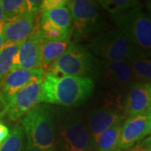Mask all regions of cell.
<instances>
[{"label":"cell","instance_id":"cell-1","mask_svg":"<svg viewBox=\"0 0 151 151\" xmlns=\"http://www.w3.org/2000/svg\"><path fill=\"white\" fill-rule=\"evenodd\" d=\"M93 90L94 81L91 78L47 71L42 80L40 103L76 107L85 103Z\"/></svg>","mask_w":151,"mask_h":151},{"label":"cell","instance_id":"cell-2","mask_svg":"<svg viewBox=\"0 0 151 151\" xmlns=\"http://www.w3.org/2000/svg\"><path fill=\"white\" fill-rule=\"evenodd\" d=\"M21 125L27 139V150L55 148L56 124L55 110L47 104L39 103L22 119Z\"/></svg>","mask_w":151,"mask_h":151},{"label":"cell","instance_id":"cell-3","mask_svg":"<svg viewBox=\"0 0 151 151\" xmlns=\"http://www.w3.org/2000/svg\"><path fill=\"white\" fill-rule=\"evenodd\" d=\"M121 32L142 52H151V19L139 5L112 16Z\"/></svg>","mask_w":151,"mask_h":151},{"label":"cell","instance_id":"cell-4","mask_svg":"<svg viewBox=\"0 0 151 151\" xmlns=\"http://www.w3.org/2000/svg\"><path fill=\"white\" fill-rule=\"evenodd\" d=\"M89 49L97 57L106 61L129 60L139 52L118 29L98 34L91 40Z\"/></svg>","mask_w":151,"mask_h":151},{"label":"cell","instance_id":"cell-5","mask_svg":"<svg viewBox=\"0 0 151 151\" xmlns=\"http://www.w3.org/2000/svg\"><path fill=\"white\" fill-rule=\"evenodd\" d=\"M92 80L97 81L113 97L128 92L135 82L129 60L106 61L97 59Z\"/></svg>","mask_w":151,"mask_h":151},{"label":"cell","instance_id":"cell-6","mask_svg":"<svg viewBox=\"0 0 151 151\" xmlns=\"http://www.w3.org/2000/svg\"><path fill=\"white\" fill-rule=\"evenodd\" d=\"M97 60L87 49L78 44L70 43L66 50L52 64L48 71L92 80Z\"/></svg>","mask_w":151,"mask_h":151},{"label":"cell","instance_id":"cell-7","mask_svg":"<svg viewBox=\"0 0 151 151\" xmlns=\"http://www.w3.org/2000/svg\"><path fill=\"white\" fill-rule=\"evenodd\" d=\"M60 151H92L94 145L86 121L78 113L67 114L59 126Z\"/></svg>","mask_w":151,"mask_h":151},{"label":"cell","instance_id":"cell-8","mask_svg":"<svg viewBox=\"0 0 151 151\" xmlns=\"http://www.w3.org/2000/svg\"><path fill=\"white\" fill-rule=\"evenodd\" d=\"M67 6L74 28L80 35H89L104 29L105 24L97 2L72 0Z\"/></svg>","mask_w":151,"mask_h":151},{"label":"cell","instance_id":"cell-9","mask_svg":"<svg viewBox=\"0 0 151 151\" xmlns=\"http://www.w3.org/2000/svg\"><path fill=\"white\" fill-rule=\"evenodd\" d=\"M42 80L33 81L17 92L7 108L0 112V119H6L11 122L17 121L39 104Z\"/></svg>","mask_w":151,"mask_h":151},{"label":"cell","instance_id":"cell-10","mask_svg":"<svg viewBox=\"0 0 151 151\" xmlns=\"http://www.w3.org/2000/svg\"><path fill=\"white\" fill-rule=\"evenodd\" d=\"M45 71L41 68L32 70H11L0 84V112L7 108L17 92L33 81L43 79Z\"/></svg>","mask_w":151,"mask_h":151},{"label":"cell","instance_id":"cell-11","mask_svg":"<svg viewBox=\"0 0 151 151\" xmlns=\"http://www.w3.org/2000/svg\"><path fill=\"white\" fill-rule=\"evenodd\" d=\"M42 41L36 28L26 40L19 44L18 51L13 60L11 70H32L41 68Z\"/></svg>","mask_w":151,"mask_h":151},{"label":"cell","instance_id":"cell-12","mask_svg":"<svg viewBox=\"0 0 151 151\" xmlns=\"http://www.w3.org/2000/svg\"><path fill=\"white\" fill-rule=\"evenodd\" d=\"M124 118L123 111L113 106H103L88 112L86 124L94 146L100 135L109 128L121 124Z\"/></svg>","mask_w":151,"mask_h":151},{"label":"cell","instance_id":"cell-13","mask_svg":"<svg viewBox=\"0 0 151 151\" xmlns=\"http://www.w3.org/2000/svg\"><path fill=\"white\" fill-rule=\"evenodd\" d=\"M151 133V112L129 118L122 125L119 151L131 148Z\"/></svg>","mask_w":151,"mask_h":151},{"label":"cell","instance_id":"cell-14","mask_svg":"<svg viewBox=\"0 0 151 151\" xmlns=\"http://www.w3.org/2000/svg\"><path fill=\"white\" fill-rule=\"evenodd\" d=\"M151 110V82L135 81L127 92L124 106L125 117L133 118Z\"/></svg>","mask_w":151,"mask_h":151},{"label":"cell","instance_id":"cell-15","mask_svg":"<svg viewBox=\"0 0 151 151\" xmlns=\"http://www.w3.org/2000/svg\"><path fill=\"white\" fill-rule=\"evenodd\" d=\"M38 14L27 10L23 14L5 21L3 35L6 42L19 44L26 40L37 28Z\"/></svg>","mask_w":151,"mask_h":151},{"label":"cell","instance_id":"cell-16","mask_svg":"<svg viewBox=\"0 0 151 151\" xmlns=\"http://www.w3.org/2000/svg\"><path fill=\"white\" fill-rule=\"evenodd\" d=\"M70 45V40L61 41H42L41 68L47 72L56 60L63 54Z\"/></svg>","mask_w":151,"mask_h":151},{"label":"cell","instance_id":"cell-17","mask_svg":"<svg viewBox=\"0 0 151 151\" xmlns=\"http://www.w3.org/2000/svg\"><path fill=\"white\" fill-rule=\"evenodd\" d=\"M129 62L135 81L151 82V52L139 51Z\"/></svg>","mask_w":151,"mask_h":151},{"label":"cell","instance_id":"cell-18","mask_svg":"<svg viewBox=\"0 0 151 151\" xmlns=\"http://www.w3.org/2000/svg\"><path fill=\"white\" fill-rule=\"evenodd\" d=\"M38 31L42 40L46 41H61L70 40L72 30L65 31L48 19L40 16L37 25Z\"/></svg>","mask_w":151,"mask_h":151},{"label":"cell","instance_id":"cell-19","mask_svg":"<svg viewBox=\"0 0 151 151\" xmlns=\"http://www.w3.org/2000/svg\"><path fill=\"white\" fill-rule=\"evenodd\" d=\"M122 124H119L109 128L100 135L95 144L96 151H119V144Z\"/></svg>","mask_w":151,"mask_h":151},{"label":"cell","instance_id":"cell-20","mask_svg":"<svg viewBox=\"0 0 151 151\" xmlns=\"http://www.w3.org/2000/svg\"><path fill=\"white\" fill-rule=\"evenodd\" d=\"M40 16L48 19L49 21H50L56 26L62 29L63 30H65V31L72 30L71 16H70V11L66 6L60 7V8H56L54 9L41 13Z\"/></svg>","mask_w":151,"mask_h":151},{"label":"cell","instance_id":"cell-21","mask_svg":"<svg viewBox=\"0 0 151 151\" xmlns=\"http://www.w3.org/2000/svg\"><path fill=\"white\" fill-rule=\"evenodd\" d=\"M19 44L5 42L0 50V84L11 70L13 60L16 55Z\"/></svg>","mask_w":151,"mask_h":151},{"label":"cell","instance_id":"cell-22","mask_svg":"<svg viewBox=\"0 0 151 151\" xmlns=\"http://www.w3.org/2000/svg\"><path fill=\"white\" fill-rule=\"evenodd\" d=\"M97 4L112 15L116 16L139 5L136 0H100Z\"/></svg>","mask_w":151,"mask_h":151},{"label":"cell","instance_id":"cell-23","mask_svg":"<svg viewBox=\"0 0 151 151\" xmlns=\"http://www.w3.org/2000/svg\"><path fill=\"white\" fill-rule=\"evenodd\" d=\"M24 141V132L21 124L15 125L9 135L0 146V151H22Z\"/></svg>","mask_w":151,"mask_h":151},{"label":"cell","instance_id":"cell-24","mask_svg":"<svg viewBox=\"0 0 151 151\" xmlns=\"http://www.w3.org/2000/svg\"><path fill=\"white\" fill-rule=\"evenodd\" d=\"M0 3L6 21L29 10L27 1L24 0H0Z\"/></svg>","mask_w":151,"mask_h":151},{"label":"cell","instance_id":"cell-25","mask_svg":"<svg viewBox=\"0 0 151 151\" xmlns=\"http://www.w3.org/2000/svg\"><path fill=\"white\" fill-rule=\"evenodd\" d=\"M68 3H69L68 0H44V1H41L40 12L44 13L46 11L56 9V8L67 6Z\"/></svg>","mask_w":151,"mask_h":151},{"label":"cell","instance_id":"cell-26","mask_svg":"<svg viewBox=\"0 0 151 151\" xmlns=\"http://www.w3.org/2000/svg\"><path fill=\"white\" fill-rule=\"evenodd\" d=\"M9 129L5 124L0 122V143H3L9 135Z\"/></svg>","mask_w":151,"mask_h":151},{"label":"cell","instance_id":"cell-27","mask_svg":"<svg viewBox=\"0 0 151 151\" xmlns=\"http://www.w3.org/2000/svg\"><path fill=\"white\" fill-rule=\"evenodd\" d=\"M130 151H150V150H149L147 145L144 143V144H140V145L134 146Z\"/></svg>","mask_w":151,"mask_h":151},{"label":"cell","instance_id":"cell-28","mask_svg":"<svg viewBox=\"0 0 151 151\" xmlns=\"http://www.w3.org/2000/svg\"><path fill=\"white\" fill-rule=\"evenodd\" d=\"M145 6L146 9H147V14L151 19V1H146Z\"/></svg>","mask_w":151,"mask_h":151},{"label":"cell","instance_id":"cell-29","mask_svg":"<svg viewBox=\"0 0 151 151\" xmlns=\"http://www.w3.org/2000/svg\"><path fill=\"white\" fill-rule=\"evenodd\" d=\"M5 18H4V10H3V8L1 5V3H0V24H3V23H5Z\"/></svg>","mask_w":151,"mask_h":151},{"label":"cell","instance_id":"cell-30","mask_svg":"<svg viewBox=\"0 0 151 151\" xmlns=\"http://www.w3.org/2000/svg\"><path fill=\"white\" fill-rule=\"evenodd\" d=\"M5 40H4V35L3 34H0V50L2 49L3 45L5 43Z\"/></svg>","mask_w":151,"mask_h":151},{"label":"cell","instance_id":"cell-31","mask_svg":"<svg viewBox=\"0 0 151 151\" xmlns=\"http://www.w3.org/2000/svg\"><path fill=\"white\" fill-rule=\"evenodd\" d=\"M52 150H42V149H38V148H33V149H29L26 151H52Z\"/></svg>","mask_w":151,"mask_h":151},{"label":"cell","instance_id":"cell-32","mask_svg":"<svg viewBox=\"0 0 151 151\" xmlns=\"http://www.w3.org/2000/svg\"><path fill=\"white\" fill-rule=\"evenodd\" d=\"M146 145H147V146H148V148H149V150H150V151H151V137L147 140V142L145 143Z\"/></svg>","mask_w":151,"mask_h":151},{"label":"cell","instance_id":"cell-33","mask_svg":"<svg viewBox=\"0 0 151 151\" xmlns=\"http://www.w3.org/2000/svg\"><path fill=\"white\" fill-rule=\"evenodd\" d=\"M52 151H58V150H56V149H55V147L54 149H53V150H52Z\"/></svg>","mask_w":151,"mask_h":151},{"label":"cell","instance_id":"cell-34","mask_svg":"<svg viewBox=\"0 0 151 151\" xmlns=\"http://www.w3.org/2000/svg\"><path fill=\"white\" fill-rule=\"evenodd\" d=\"M150 112H151V110H150Z\"/></svg>","mask_w":151,"mask_h":151}]
</instances>
